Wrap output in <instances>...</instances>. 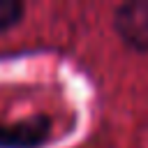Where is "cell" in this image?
I'll return each instance as SVG.
<instances>
[{"label":"cell","instance_id":"obj_1","mask_svg":"<svg viewBox=\"0 0 148 148\" xmlns=\"http://www.w3.org/2000/svg\"><path fill=\"white\" fill-rule=\"evenodd\" d=\"M113 28L134 51L148 53V0H132L116 9Z\"/></svg>","mask_w":148,"mask_h":148},{"label":"cell","instance_id":"obj_2","mask_svg":"<svg viewBox=\"0 0 148 148\" xmlns=\"http://www.w3.org/2000/svg\"><path fill=\"white\" fill-rule=\"evenodd\" d=\"M51 134V120L44 113L16 120V123H0V148H37Z\"/></svg>","mask_w":148,"mask_h":148},{"label":"cell","instance_id":"obj_3","mask_svg":"<svg viewBox=\"0 0 148 148\" xmlns=\"http://www.w3.org/2000/svg\"><path fill=\"white\" fill-rule=\"evenodd\" d=\"M23 16V5L18 0H0V32L16 25Z\"/></svg>","mask_w":148,"mask_h":148}]
</instances>
